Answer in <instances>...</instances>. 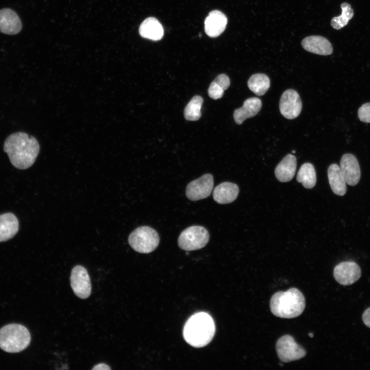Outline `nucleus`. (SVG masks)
Instances as JSON below:
<instances>
[{"label": "nucleus", "mask_w": 370, "mask_h": 370, "mask_svg": "<svg viewBox=\"0 0 370 370\" xmlns=\"http://www.w3.org/2000/svg\"><path fill=\"white\" fill-rule=\"evenodd\" d=\"M237 185L230 182H224L217 186L213 190L214 200L219 204H227L234 201L238 194Z\"/></svg>", "instance_id": "nucleus-17"}, {"label": "nucleus", "mask_w": 370, "mask_h": 370, "mask_svg": "<svg viewBox=\"0 0 370 370\" xmlns=\"http://www.w3.org/2000/svg\"><path fill=\"white\" fill-rule=\"evenodd\" d=\"M70 285L74 293L79 298L85 299L90 295L91 282L87 270L83 266L77 265L71 272Z\"/></svg>", "instance_id": "nucleus-8"}, {"label": "nucleus", "mask_w": 370, "mask_h": 370, "mask_svg": "<svg viewBox=\"0 0 370 370\" xmlns=\"http://www.w3.org/2000/svg\"><path fill=\"white\" fill-rule=\"evenodd\" d=\"M362 320L364 324L370 328V307L367 308L363 313Z\"/></svg>", "instance_id": "nucleus-28"}, {"label": "nucleus", "mask_w": 370, "mask_h": 370, "mask_svg": "<svg viewBox=\"0 0 370 370\" xmlns=\"http://www.w3.org/2000/svg\"><path fill=\"white\" fill-rule=\"evenodd\" d=\"M304 49L313 53L327 55L332 52V47L326 38L319 35H312L304 38L302 41Z\"/></svg>", "instance_id": "nucleus-15"}, {"label": "nucleus", "mask_w": 370, "mask_h": 370, "mask_svg": "<svg viewBox=\"0 0 370 370\" xmlns=\"http://www.w3.org/2000/svg\"><path fill=\"white\" fill-rule=\"evenodd\" d=\"M329 183L332 192L339 196H343L346 192L345 180L340 166L331 164L327 170Z\"/></svg>", "instance_id": "nucleus-20"}, {"label": "nucleus", "mask_w": 370, "mask_h": 370, "mask_svg": "<svg viewBox=\"0 0 370 370\" xmlns=\"http://www.w3.org/2000/svg\"><path fill=\"white\" fill-rule=\"evenodd\" d=\"M207 230L200 226H192L184 230L178 239L180 249L185 251H193L204 247L209 240Z\"/></svg>", "instance_id": "nucleus-6"}, {"label": "nucleus", "mask_w": 370, "mask_h": 370, "mask_svg": "<svg viewBox=\"0 0 370 370\" xmlns=\"http://www.w3.org/2000/svg\"><path fill=\"white\" fill-rule=\"evenodd\" d=\"M230 84L229 77L225 74H220L210 85L208 90L209 96L215 100L221 98L224 90L228 88Z\"/></svg>", "instance_id": "nucleus-24"}, {"label": "nucleus", "mask_w": 370, "mask_h": 370, "mask_svg": "<svg viewBox=\"0 0 370 370\" xmlns=\"http://www.w3.org/2000/svg\"><path fill=\"white\" fill-rule=\"evenodd\" d=\"M247 84L249 88L255 95L262 96L268 90L270 82L269 78L266 75L255 73L250 77Z\"/></svg>", "instance_id": "nucleus-23"}, {"label": "nucleus", "mask_w": 370, "mask_h": 370, "mask_svg": "<svg viewBox=\"0 0 370 370\" xmlns=\"http://www.w3.org/2000/svg\"><path fill=\"white\" fill-rule=\"evenodd\" d=\"M214 185L213 177L211 174H206L200 178L190 182L186 191L187 198L192 201L208 197L212 192Z\"/></svg>", "instance_id": "nucleus-9"}, {"label": "nucleus", "mask_w": 370, "mask_h": 370, "mask_svg": "<svg viewBox=\"0 0 370 370\" xmlns=\"http://www.w3.org/2000/svg\"><path fill=\"white\" fill-rule=\"evenodd\" d=\"M340 169L346 183L355 186L359 182L361 177V170L357 158L353 154H344L340 160Z\"/></svg>", "instance_id": "nucleus-12"}, {"label": "nucleus", "mask_w": 370, "mask_h": 370, "mask_svg": "<svg viewBox=\"0 0 370 370\" xmlns=\"http://www.w3.org/2000/svg\"><path fill=\"white\" fill-rule=\"evenodd\" d=\"M227 24L226 16L219 10H213L205 19V31L210 37H216L223 32Z\"/></svg>", "instance_id": "nucleus-14"}, {"label": "nucleus", "mask_w": 370, "mask_h": 370, "mask_svg": "<svg viewBox=\"0 0 370 370\" xmlns=\"http://www.w3.org/2000/svg\"><path fill=\"white\" fill-rule=\"evenodd\" d=\"M297 180L306 189L313 188L317 182L316 172L313 165L310 163L302 164L298 172Z\"/></svg>", "instance_id": "nucleus-22"}, {"label": "nucleus", "mask_w": 370, "mask_h": 370, "mask_svg": "<svg viewBox=\"0 0 370 370\" xmlns=\"http://www.w3.org/2000/svg\"><path fill=\"white\" fill-rule=\"evenodd\" d=\"M158 233L148 226H141L135 229L129 235L128 241L131 247L140 253L152 252L159 245Z\"/></svg>", "instance_id": "nucleus-5"}, {"label": "nucleus", "mask_w": 370, "mask_h": 370, "mask_svg": "<svg viewBox=\"0 0 370 370\" xmlns=\"http://www.w3.org/2000/svg\"><path fill=\"white\" fill-rule=\"evenodd\" d=\"M110 369V367L108 365L104 363L98 364L95 365L92 368V370H109Z\"/></svg>", "instance_id": "nucleus-29"}, {"label": "nucleus", "mask_w": 370, "mask_h": 370, "mask_svg": "<svg viewBox=\"0 0 370 370\" xmlns=\"http://www.w3.org/2000/svg\"><path fill=\"white\" fill-rule=\"evenodd\" d=\"M203 100L200 96H195L186 105L184 110V117L189 121L198 120L201 117V108Z\"/></svg>", "instance_id": "nucleus-25"}, {"label": "nucleus", "mask_w": 370, "mask_h": 370, "mask_svg": "<svg viewBox=\"0 0 370 370\" xmlns=\"http://www.w3.org/2000/svg\"><path fill=\"white\" fill-rule=\"evenodd\" d=\"M302 102L298 93L294 89H289L282 94L279 103V108L283 117L293 119L301 113Z\"/></svg>", "instance_id": "nucleus-10"}, {"label": "nucleus", "mask_w": 370, "mask_h": 370, "mask_svg": "<svg viewBox=\"0 0 370 370\" xmlns=\"http://www.w3.org/2000/svg\"><path fill=\"white\" fill-rule=\"evenodd\" d=\"M19 224L16 217L12 213L0 215V242L7 241L17 233Z\"/></svg>", "instance_id": "nucleus-19"}, {"label": "nucleus", "mask_w": 370, "mask_h": 370, "mask_svg": "<svg viewBox=\"0 0 370 370\" xmlns=\"http://www.w3.org/2000/svg\"><path fill=\"white\" fill-rule=\"evenodd\" d=\"M215 326L212 317L200 312L192 316L184 326L183 335L186 341L194 347H202L213 339Z\"/></svg>", "instance_id": "nucleus-2"}, {"label": "nucleus", "mask_w": 370, "mask_h": 370, "mask_svg": "<svg viewBox=\"0 0 370 370\" xmlns=\"http://www.w3.org/2000/svg\"><path fill=\"white\" fill-rule=\"evenodd\" d=\"M163 33L161 24L155 17L147 18L141 24L139 27V33L142 37L154 41L160 40Z\"/></svg>", "instance_id": "nucleus-21"}, {"label": "nucleus", "mask_w": 370, "mask_h": 370, "mask_svg": "<svg viewBox=\"0 0 370 370\" xmlns=\"http://www.w3.org/2000/svg\"><path fill=\"white\" fill-rule=\"evenodd\" d=\"M305 307V300L303 293L296 288L286 291H278L271 297L270 308L276 317L290 319L299 316Z\"/></svg>", "instance_id": "nucleus-3"}, {"label": "nucleus", "mask_w": 370, "mask_h": 370, "mask_svg": "<svg viewBox=\"0 0 370 370\" xmlns=\"http://www.w3.org/2000/svg\"><path fill=\"white\" fill-rule=\"evenodd\" d=\"M308 335H309V336H310V337H311V338L313 337V334H312V332H310V333L308 334Z\"/></svg>", "instance_id": "nucleus-30"}, {"label": "nucleus", "mask_w": 370, "mask_h": 370, "mask_svg": "<svg viewBox=\"0 0 370 370\" xmlns=\"http://www.w3.org/2000/svg\"><path fill=\"white\" fill-rule=\"evenodd\" d=\"M4 151L14 167L24 170L30 168L35 162L39 153L40 145L34 137L24 132H17L6 139Z\"/></svg>", "instance_id": "nucleus-1"}, {"label": "nucleus", "mask_w": 370, "mask_h": 370, "mask_svg": "<svg viewBox=\"0 0 370 370\" xmlns=\"http://www.w3.org/2000/svg\"><path fill=\"white\" fill-rule=\"evenodd\" d=\"M292 152L293 153H295V151H292Z\"/></svg>", "instance_id": "nucleus-31"}, {"label": "nucleus", "mask_w": 370, "mask_h": 370, "mask_svg": "<svg viewBox=\"0 0 370 370\" xmlns=\"http://www.w3.org/2000/svg\"><path fill=\"white\" fill-rule=\"evenodd\" d=\"M21 20L15 11L9 8L0 10V31L3 33L14 35L22 29Z\"/></svg>", "instance_id": "nucleus-13"}, {"label": "nucleus", "mask_w": 370, "mask_h": 370, "mask_svg": "<svg viewBox=\"0 0 370 370\" xmlns=\"http://www.w3.org/2000/svg\"><path fill=\"white\" fill-rule=\"evenodd\" d=\"M30 340L29 331L22 325L10 324L0 329V348L6 352H20L29 345Z\"/></svg>", "instance_id": "nucleus-4"}, {"label": "nucleus", "mask_w": 370, "mask_h": 370, "mask_svg": "<svg viewBox=\"0 0 370 370\" xmlns=\"http://www.w3.org/2000/svg\"><path fill=\"white\" fill-rule=\"evenodd\" d=\"M361 275L359 266L354 262H343L337 265L334 270V276L341 285L347 286L357 282Z\"/></svg>", "instance_id": "nucleus-11"}, {"label": "nucleus", "mask_w": 370, "mask_h": 370, "mask_svg": "<svg viewBox=\"0 0 370 370\" xmlns=\"http://www.w3.org/2000/svg\"><path fill=\"white\" fill-rule=\"evenodd\" d=\"M262 101L257 97H251L246 99L242 107L235 109L233 118L237 124H241L247 118L255 116L261 110Z\"/></svg>", "instance_id": "nucleus-16"}, {"label": "nucleus", "mask_w": 370, "mask_h": 370, "mask_svg": "<svg viewBox=\"0 0 370 370\" xmlns=\"http://www.w3.org/2000/svg\"><path fill=\"white\" fill-rule=\"evenodd\" d=\"M360 120L365 123H370V102L362 105L358 111Z\"/></svg>", "instance_id": "nucleus-27"}, {"label": "nucleus", "mask_w": 370, "mask_h": 370, "mask_svg": "<svg viewBox=\"0 0 370 370\" xmlns=\"http://www.w3.org/2000/svg\"><path fill=\"white\" fill-rule=\"evenodd\" d=\"M296 168V157L290 154H287L276 166L275 177L280 182H288L294 177Z\"/></svg>", "instance_id": "nucleus-18"}, {"label": "nucleus", "mask_w": 370, "mask_h": 370, "mask_svg": "<svg viewBox=\"0 0 370 370\" xmlns=\"http://www.w3.org/2000/svg\"><path fill=\"white\" fill-rule=\"evenodd\" d=\"M342 9L341 15L332 18L331 25L336 29H340L346 26L348 21L353 17L354 11L350 5L347 3L341 5Z\"/></svg>", "instance_id": "nucleus-26"}, {"label": "nucleus", "mask_w": 370, "mask_h": 370, "mask_svg": "<svg viewBox=\"0 0 370 370\" xmlns=\"http://www.w3.org/2000/svg\"><path fill=\"white\" fill-rule=\"evenodd\" d=\"M275 348L280 360L286 363L299 360L306 355L305 349L288 335L283 336L278 340Z\"/></svg>", "instance_id": "nucleus-7"}]
</instances>
